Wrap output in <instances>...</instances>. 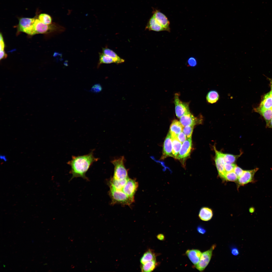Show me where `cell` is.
<instances>
[{
    "label": "cell",
    "mask_w": 272,
    "mask_h": 272,
    "mask_svg": "<svg viewBox=\"0 0 272 272\" xmlns=\"http://www.w3.org/2000/svg\"><path fill=\"white\" fill-rule=\"evenodd\" d=\"M109 195L112 204H119L130 206L133 202L122 190H117L109 186Z\"/></svg>",
    "instance_id": "3"
},
{
    "label": "cell",
    "mask_w": 272,
    "mask_h": 272,
    "mask_svg": "<svg viewBox=\"0 0 272 272\" xmlns=\"http://www.w3.org/2000/svg\"><path fill=\"white\" fill-rule=\"evenodd\" d=\"M121 180H118L112 178L109 182V186L115 189L122 190V189L126 184L128 179Z\"/></svg>",
    "instance_id": "21"
},
{
    "label": "cell",
    "mask_w": 272,
    "mask_h": 272,
    "mask_svg": "<svg viewBox=\"0 0 272 272\" xmlns=\"http://www.w3.org/2000/svg\"><path fill=\"white\" fill-rule=\"evenodd\" d=\"M146 28L149 30L156 31H166V29L158 23L153 16L150 19Z\"/></svg>",
    "instance_id": "18"
},
{
    "label": "cell",
    "mask_w": 272,
    "mask_h": 272,
    "mask_svg": "<svg viewBox=\"0 0 272 272\" xmlns=\"http://www.w3.org/2000/svg\"><path fill=\"white\" fill-rule=\"evenodd\" d=\"M241 155V154L238 155H234L230 154L223 153L225 162L230 163H234Z\"/></svg>",
    "instance_id": "28"
},
{
    "label": "cell",
    "mask_w": 272,
    "mask_h": 272,
    "mask_svg": "<svg viewBox=\"0 0 272 272\" xmlns=\"http://www.w3.org/2000/svg\"><path fill=\"white\" fill-rule=\"evenodd\" d=\"M236 165L234 163L225 162L224 165L225 171L226 173L233 171V169Z\"/></svg>",
    "instance_id": "32"
},
{
    "label": "cell",
    "mask_w": 272,
    "mask_h": 272,
    "mask_svg": "<svg viewBox=\"0 0 272 272\" xmlns=\"http://www.w3.org/2000/svg\"><path fill=\"white\" fill-rule=\"evenodd\" d=\"M36 18L22 17L19 19L17 30L32 35L36 34L34 24Z\"/></svg>",
    "instance_id": "4"
},
{
    "label": "cell",
    "mask_w": 272,
    "mask_h": 272,
    "mask_svg": "<svg viewBox=\"0 0 272 272\" xmlns=\"http://www.w3.org/2000/svg\"><path fill=\"white\" fill-rule=\"evenodd\" d=\"M213 216V213L211 209L206 207L202 208L200 209L198 216L200 219L204 221L210 220Z\"/></svg>",
    "instance_id": "19"
},
{
    "label": "cell",
    "mask_w": 272,
    "mask_h": 272,
    "mask_svg": "<svg viewBox=\"0 0 272 272\" xmlns=\"http://www.w3.org/2000/svg\"><path fill=\"white\" fill-rule=\"evenodd\" d=\"M270 95H271V97H272V90H271V91H270Z\"/></svg>",
    "instance_id": "45"
},
{
    "label": "cell",
    "mask_w": 272,
    "mask_h": 272,
    "mask_svg": "<svg viewBox=\"0 0 272 272\" xmlns=\"http://www.w3.org/2000/svg\"><path fill=\"white\" fill-rule=\"evenodd\" d=\"M168 156L173 157L172 153V144L171 135L169 131L164 141L161 159H164Z\"/></svg>",
    "instance_id": "13"
},
{
    "label": "cell",
    "mask_w": 272,
    "mask_h": 272,
    "mask_svg": "<svg viewBox=\"0 0 272 272\" xmlns=\"http://www.w3.org/2000/svg\"><path fill=\"white\" fill-rule=\"evenodd\" d=\"M266 126L268 128H272V119L266 123Z\"/></svg>",
    "instance_id": "43"
},
{
    "label": "cell",
    "mask_w": 272,
    "mask_h": 272,
    "mask_svg": "<svg viewBox=\"0 0 272 272\" xmlns=\"http://www.w3.org/2000/svg\"><path fill=\"white\" fill-rule=\"evenodd\" d=\"M116 63L115 61L111 57L102 53H99V60L98 66L102 64Z\"/></svg>",
    "instance_id": "26"
},
{
    "label": "cell",
    "mask_w": 272,
    "mask_h": 272,
    "mask_svg": "<svg viewBox=\"0 0 272 272\" xmlns=\"http://www.w3.org/2000/svg\"><path fill=\"white\" fill-rule=\"evenodd\" d=\"M138 186V183L135 180L129 178L122 190L134 202V195Z\"/></svg>",
    "instance_id": "7"
},
{
    "label": "cell",
    "mask_w": 272,
    "mask_h": 272,
    "mask_svg": "<svg viewBox=\"0 0 272 272\" xmlns=\"http://www.w3.org/2000/svg\"><path fill=\"white\" fill-rule=\"evenodd\" d=\"M192 148L191 138L187 139L183 143L176 159H185L190 155Z\"/></svg>",
    "instance_id": "12"
},
{
    "label": "cell",
    "mask_w": 272,
    "mask_h": 272,
    "mask_svg": "<svg viewBox=\"0 0 272 272\" xmlns=\"http://www.w3.org/2000/svg\"><path fill=\"white\" fill-rule=\"evenodd\" d=\"M262 115L266 122V123L272 119V108L256 111Z\"/></svg>",
    "instance_id": "27"
},
{
    "label": "cell",
    "mask_w": 272,
    "mask_h": 272,
    "mask_svg": "<svg viewBox=\"0 0 272 272\" xmlns=\"http://www.w3.org/2000/svg\"><path fill=\"white\" fill-rule=\"evenodd\" d=\"M0 159L3 161L6 162L7 161V157L6 155L4 154H1L0 155Z\"/></svg>",
    "instance_id": "41"
},
{
    "label": "cell",
    "mask_w": 272,
    "mask_h": 272,
    "mask_svg": "<svg viewBox=\"0 0 272 272\" xmlns=\"http://www.w3.org/2000/svg\"><path fill=\"white\" fill-rule=\"evenodd\" d=\"M197 232L200 234H205L206 232V229L202 226H199L197 229Z\"/></svg>",
    "instance_id": "39"
},
{
    "label": "cell",
    "mask_w": 272,
    "mask_h": 272,
    "mask_svg": "<svg viewBox=\"0 0 272 272\" xmlns=\"http://www.w3.org/2000/svg\"><path fill=\"white\" fill-rule=\"evenodd\" d=\"M202 253L200 251L197 249L188 250L186 252V255L195 265L199 261Z\"/></svg>",
    "instance_id": "17"
},
{
    "label": "cell",
    "mask_w": 272,
    "mask_h": 272,
    "mask_svg": "<svg viewBox=\"0 0 272 272\" xmlns=\"http://www.w3.org/2000/svg\"><path fill=\"white\" fill-rule=\"evenodd\" d=\"M157 238L159 240L162 241L164 239V236L163 234H158L157 236Z\"/></svg>",
    "instance_id": "42"
},
{
    "label": "cell",
    "mask_w": 272,
    "mask_h": 272,
    "mask_svg": "<svg viewBox=\"0 0 272 272\" xmlns=\"http://www.w3.org/2000/svg\"><path fill=\"white\" fill-rule=\"evenodd\" d=\"M179 140L182 143H183L187 139L186 136L183 131L179 133L177 136Z\"/></svg>",
    "instance_id": "36"
},
{
    "label": "cell",
    "mask_w": 272,
    "mask_h": 272,
    "mask_svg": "<svg viewBox=\"0 0 272 272\" xmlns=\"http://www.w3.org/2000/svg\"><path fill=\"white\" fill-rule=\"evenodd\" d=\"M258 170V168H256L252 170L244 171L242 176L238 178L237 180L238 185H244L254 182V175Z\"/></svg>",
    "instance_id": "10"
},
{
    "label": "cell",
    "mask_w": 272,
    "mask_h": 272,
    "mask_svg": "<svg viewBox=\"0 0 272 272\" xmlns=\"http://www.w3.org/2000/svg\"><path fill=\"white\" fill-rule=\"evenodd\" d=\"M38 19L43 23L47 25L51 24L52 18L49 15L45 14H40L38 16Z\"/></svg>",
    "instance_id": "29"
},
{
    "label": "cell",
    "mask_w": 272,
    "mask_h": 272,
    "mask_svg": "<svg viewBox=\"0 0 272 272\" xmlns=\"http://www.w3.org/2000/svg\"><path fill=\"white\" fill-rule=\"evenodd\" d=\"M171 138L172 144V153L174 157L176 158L181 149L182 143L179 140L177 137Z\"/></svg>",
    "instance_id": "24"
},
{
    "label": "cell",
    "mask_w": 272,
    "mask_h": 272,
    "mask_svg": "<svg viewBox=\"0 0 272 272\" xmlns=\"http://www.w3.org/2000/svg\"><path fill=\"white\" fill-rule=\"evenodd\" d=\"M269 81H270V84L271 90L272 91V79H269Z\"/></svg>",
    "instance_id": "44"
},
{
    "label": "cell",
    "mask_w": 272,
    "mask_h": 272,
    "mask_svg": "<svg viewBox=\"0 0 272 272\" xmlns=\"http://www.w3.org/2000/svg\"><path fill=\"white\" fill-rule=\"evenodd\" d=\"M102 53L113 59L117 64L122 63L124 60L120 57L117 54L112 50L107 48H103L102 50Z\"/></svg>",
    "instance_id": "20"
},
{
    "label": "cell",
    "mask_w": 272,
    "mask_h": 272,
    "mask_svg": "<svg viewBox=\"0 0 272 272\" xmlns=\"http://www.w3.org/2000/svg\"><path fill=\"white\" fill-rule=\"evenodd\" d=\"M233 171L236 175L238 178L243 175L244 170L236 165L234 167Z\"/></svg>",
    "instance_id": "35"
},
{
    "label": "cell",
    "mask_w": 272,
    "mask_h": 272,
    "mask_svg": "<svg viewBox=\"0 0 272 272\" xmlns=\"http://www.w3.org/2000/svg\"><path fill=\"white\" fill-rule=\"evenodd\" d=\"M219 98V94L218 92L214 90L209 91L206 96V99L207 102L212 104L217 102Z\"/></svg>",
    "instance_id": "25"
},
{
    "label": "cell",
    "mask_w": 272,
    "mask_h": 272,
    "mask_svg": "<svg viewBox=\"0 0 272 272\" xmlns=\"http://www.w3.org/2000/svg\"><path fill=\"white\" fill-rule=\"evenodd\" d=\"M94 150H92L87 154L77 156H72L71 160L67 162L71 167L70 172L72 175L71 179L81 177L87 179L86 176V173L93 163L98 160V158L94 157Z\"/></svg>",
    "instance_id": "1"
},
{
    "label": "cell",
    "mask_w": 272,
    "mask_h": 272,
    "mask_svg": "<svg viewBox=\"0 0 272 272\" xmlns=\"http://www.w3.org/2000/svg\"><path fill=\"white\" fill-rule=\"evenodd\" d=\"M194 127V126L189 125L184 127L183 131L187 139L191 138Z\"/></svg>",
    "instance_id": "31"
},
{
    "label": "cell",
    "mask_w": 272,
    "mask_h": 272,
    "mask_svg": "<svg viewBox=\"0 0 272 272\" xmlns=\"http://www.w3.org/2000/svg\"><path fill=\"white\" fill-rule=\"evenodd\" d=\"M184 127L180 122L174 120L170 125L169 132L171 138L177 137L178 135L182 131Z\"/></svg>",
    "instance_id": "16"
},
{
    "label": "cell",
    "mask_w": 272,
    "mask_h": 272,
    "mask_svg": "<svg viewBox=\"0 0 272 272\" xmlns=\"http://www.w3.org/2000/svg\"><path fill=\"white\" fill-rule=\"evenodd\" d=\"M0 59L1 60L3 58H6L7 56V55L6 53L4 50L0 51Z\"/></svg>",
    "instance_id": "40"
},
{
    "label": "cell",
    "mask_w": 272,
    "mask_h": 272,
    "mask_svg": "<svg viewBox=\"0 0 272 272\" xmlns=\"http://www.w3.org/2000/svg\"><path fill=\"white\" fill-rule=\"evenodd\" d=\"M215 153V162L216 165L219 176L223 178L226 172L224 169L225 163L223 153L218 151L215 146L214 147Z\"/></svg>",
    "instance_id": "8"
},
{
    "label": "cell",
    "mask_w": 272,
    "mask_h": 272,
    "mask_svg": "<svg viewBox=\"0 0 272 272\" xmlns=\"http://www.w3.org/2000/svg\"><path fill=\"white\" fill-rule=\"evenodd\" d=\"M125 161V159L123 156L111 161L114 166L113 178L117 180H121L128 178V171L124 164Z\"/></svg>",
    "instance_id": "2"
},
{
    "label": "cell",
    "mask_w": 272,
    "mask_h": 272,
    "mask_svg": "<svg viewBox=\"0 0 272 272\" xmlns=\"http://www.w3.org/2000/svg\"><path fill=\"white\" fill-rule=\"evenodd\" d=\"M179 94L176 93L174 96V103L175 112L177 117L179 118L190 113L188 103L183 102L179 98Z\"/></svg>",
    "instance_id": "5"
},
{
    "label": "cell",
    "mask_w": 272,
    "mask_h": 272,
    "mask_svg": "<svg viewBox=\"0 0 272 272\" xmlns=\"http://www.w3.org/2000/svg\"><path fill=\"white\" fill-rule=\"evenodd\" d=\"M216 246L215 244L213 245L209 249L202 253L199 261L195 265L196 268L200 271H203L208 264Z\"/></svg>",
    "instance_id": "6"
},
{
    "label": "cell",
    "mask_w": 272,
    "mask_h": 272,
    "mask_svg": "<svg viewBox=\"0 0 272 272\" xmlns=\"http://www.w3.org/2000/svg\"><path fill=\"white\" fill-rule=\"evenodd\" d=\"M36 34L44 33L57 28L54 24L47 25L42 22L38 19L36 18L34 24Z\"/></svg>",
    "instance_id": "11"
},
{
    "label": "cell",
    "mask_w": 272,
    "mask_h": 272,
    "mask_svg": "<svg viewBox=\"0 0 272 272\" xmlns=\"http://www.w3.org/2000/svg\"><path fill=\"white\" fill-rule=\"evenodd\" d=\"M231 254L234 256H237L239 253L238 248L235 247H232L231 248Z\"/></svg>",
    "instance_id": "37"
},
{
    "label": "cell",
    "mask_w": 272,
    "mask_h": 272,
    "mask_svg": "<svg viewBox=\"0 0 272 272\" xmlns=\"http://www.w3.org/2000/svg\"><path fill=\"white\" fill-rule=\"evenodd\" d=\"M153 16L158 23L166 31H170V23L167 17L163 13L158 10H155L153 11Z\"/></svg>",
    "instance_id": "14"
},
{
    "label": "cell",
    "mask_w": 272,
    "mask_h": 272,
    "mask_svg": "<svg viewBox=\"0 0 272 272\" xmlns=\"http://www.w3.org/2000/svg\"><path fill=\"white\" fill-rule=\"evenodd\" d=\"M156 260L149 261L143 264H141V269L142 272H150L154 270L157 266Z\"/></svg>",
    "instance_id": "23"
},
{
    "label": "cell",
    "mask_w": 272,
    "mask_h": 272,
    "mask_svg": "<svg viewBox=\"0 0 272 272\" xmlns=\"http://www.w3.org/2000/svg\"><path fill=\"white\" fill-rule=\"evenodd\" d=\"M272 108V97L270 92L265 94L263 97L259 106L255 109V111Z\"/></svg>",
    "instance_id": "15"
},
{
    "label": "cell",
    "mask_w": 272,
    "mask_h": 272,
    "mask_svg": "<svg viewBox=\"0 0 272 272\" xmlns=\"http://www.w3.org/2000/svg\"><path fill=\"white\" fill-rule=\"evenodd\" d=\"M180 118V122L184 127L187 126L195 125L200 124L202 122L201 116L195 117L190 112L185 114Z\"/></svg>",
    "instance_id": "9"
},
{
    "label": "cell",
    "mask_w": 272,
    "mask_h": 272,
    "mask_svg": "<svg viewBox=\"0 0 272 272\" xmlns=\"http://www.w3.org/2000/svg\"><path fill=\"white\" fill-rule=\"evenodd\" d=\"M223 179L227 181H236L238 179V177L233 171L226 173Z\"/></svg>",
    "instance_id": "30"
},
{
    "label": "cell",
    "mask_w": 272,
    "mask_h": 272,
    "mask_svg": "<svg viewBox=\"0 0 272 272\" xmlns=\"http://www.w3.org/2000/svg\"><path fill=\"white\" fill-rule=\"evenodd\" d=\"M156 260V255L153 250L149 249L146 251L140 260L141 264H143L151 260Z\"/></svg>",
    "instance_id": "22"
},
{
    "label": "cell",
    "mask_w": 272,
    "mask_h": 272,
    "mask_svg": "<svg viewBox=\"0 0 272 272\" xmlns=\"http://www.w3.org/2000/svg\"><path fill=\"white\" fill-rule=\"evenodd\" d=\"M102 88L101 85L98 84H94L89 90L90 92L94 93H97L100 92Z\"/></svg>",
    "instance_id": "33"
},
{
    "label": "cell",
    "mask_w": 272,
    "mask_h": 272,
    "mask_svg": "<svg viewBox=\"0 0 272 272\" xmlns=\"http://www.w3.org/2000/svg\"><path fill=\"white\" fill-rule=\"evenodd\" d=\"M187 64L188 66L194 67L197 64V61L196 59L193 57H191L189 58L187 61Z\"/></svg>",
    "instance_id": "34"
},
{
    "label": "cell",
    "mask_w": 272,
    "mask_h": 272,
    "mask_svg": "<svg viewBox=\"0 0 272 272\" xmlns=\"http://www.w3.org/2000/svg\"><path fill=\"white\" fill-rule=\"evenodd\" d=\"M0 51L4 50L5 44L3 38L1 33L0 34Z\"/></svg>",
    "instance_id": "38"
}]
</instances>
